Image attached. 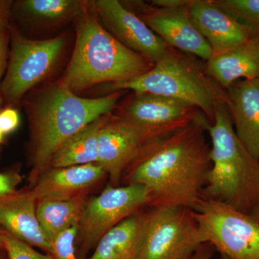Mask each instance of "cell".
Wrapping results in <instances>:
<instances>
[{
    "mask_svg": "<svg viewBox=\"0 0 259 259\" xmlns=\"http://www.w3.org/2000/svg\"><path fill=\"white\" fill-rule=\"evenodd\" d=\"M209 123L202 113L188 125L148 141L126 169L127 185H142L149 191L150 207L182 206L192 210L197 207L211 168L206 137Z\"/></svg>",
    "mask_w": 259,
    "mask_h": 259,
    "instance_id": "6da1fadb",
    "label": "cell"
},
{
    "mask_svg": "<svg viewBox=\"0 0 259 259\" xmlns=\"http://www.w3.org/2000/svg\"><path fill=\"white\" fill-rule=\"evenodd\" d=\"M207 131L211 168L202 198L219 201L250 214L259 202V161L237 136L226 104L216 105L214 120Z\"/></svg>",
    "mask_w": 259,
    "mask_h": 259,
    "instance_id": "7a4b0ae2",
    "label": "cell"
},
{
    "mask_svg": "<svg viewBox=\"0 0 259 259\" xmlns=\"http://www.w3.org/2000/svg\"><path fill=\"white\" fill-rule=\"evenodd\" d=\"M81 16L74 52L62 81L71 91L133 79L153 67L149 61L116 40L96 17L83 13Z\"/></svg>",
    "mask_w": 259,
    "mask_h": 259,
    "instance_id": "3957f363",
    "label": "cell"
},
{
    "mask_svg": "<svg viewBox=\"0 0 259 259\" xmlns=\"http://www.w3.org/2000/svg\"><path fill=\"white\" fill-rule=\"evenodd\" d=\"M121 95L120 91H116L99 98H83L63 82L48 89L37 100L33 111L35 175L47 169L65 141L89 124L108 115Z\"/></svg>",
    "mask_w": 259,
    "mask_h": 259,
    "instance_id": "277c9868",
    "label": "cell"
},
{
    "mask_svg": "<svg viewBox=\"0 0 259 259\" xmlns=\"http://www.w3.org/2000/svg\"><path fill=\"white\" fill-rule=\"evenodd\" d=\"M169 47L147 72L133 79L110 83V91L132 90L175 99L197 107L209 123L218 103L227 104L224 90L190 55Z\"/></svg>",
    "mask_w": 259,
    "mask_h": 259,
    "instance_id": "5b68a950",
    "label": "cell"
},
{
    "mask_svg": "<svg viewBox=\"0 0 259 259\" xmlns=\"http://www.w3.org/2000/svg\"><path fill=\"white\" fill-rule=\"evenodd\" d=\"M193 214L204 243L231 259H259V223L249 214L202 198Z\"/></svg>",
    "mask_w": 259,
    "mask_h": 259,
    "instance_id": "8992f818",
    "label": "cell"
},
{
    "mask_svg": "<svg viewBox=\"0 0 259 259\" xmlns=\"http://www.w3.org/2000/svg\"><path fill=\"white\" fill-rule=\"evenodd\" d=\"M144 217L140 259H188L204 243L192 209L154 206Z\"/></svg>",
    "mask_w": 259,
    "mask_h": 259,
    "instance_id": "52a82bcc",
    "label": "cell"
},
{
    "mask_svg": "<svg viewBox=\"0 0 259 259\" xmlns=\"http://www.w3.org/2000/svg\"><path fill=\"white\" fill-rule=\"evenodd\" d=\"M64 46L62 35L36 40L13 32L9 63L2 83L7 101L18 103L27 92L47 77L57 64Z\"/></svg>",
    "mask_w": 259,
    "mask_h": 259,
    "instance_id": "ba28073f",
    "label": "cell"
},
{
    "mask_svg": "<svg viewBox=\"0 0 259 259\" xmlns=\"http://www.w3.org/2000/svg\"><path fill=\"white\" fill-rule=\"evenodd\" d=\"M151 202L149 191L144 186L129 184L107 187L83 208L79 226L81 253H88L107 232L145 206H150Z\"/></svg>",
    "mask_w": 259,
    "mask_h": 259,
    "instance_id": "9c48e42d",
    "label": "cell"
},
{
    "mask_svg": "<svg viewBox=\"0 0 259 259\" xmlns=\"http://www.w3.org/2000/svg\"><path fill=\"white\" fill-rule=\"evenodd\" d=\"M201 114L199 109L186 102L153 94L134 93L118 116L152 140L188 125Z\"/></svg>",
    "mask_w": 259,
    "mask_h": 259,
    "instance_id": "30bf717a",
    "label": "cell"
},
{
    "mask_svg": "<svg viewBox=\"0 0 259 259\" xmlns=\"http://www.w3.org/2000/svg\"><path fill=\"white\" fill-rule=\"evenodd\" d=\"M93 5L102 26L124 47L152 64L166 54L169 47L123 3L97 0Z\"/></svg>",
    "mask_w": 259,
    "mask_h": 259,
    "instance_id": "8fae6325",
    "label": "cell"
},
{
    "mask_svg": "<svg viewBox=\"0 0 259 259\" xmlns=\"http://www.w3.org/2000/svg\"><path fill=\"white\" fill-rule=\"evenodd\" d=\"M188 4L162 8L134 3L139 9L134 13L168 47L208 61L212 56V49L192 23L187 10Z\"/></svg>",
    "mask_w": 259,
    "mask_h": 259,
    "instance_id": "7c38bea8",
    "label": "cell"
},
{
    "mask_svg": "<svg viewBox=\"0 0 259 259\" xmlns=\"http://www.w3.org/2000/svg\"><path fill=\"white\" fill-rule=\"evenodd\" d=\"M148 141L151 140L145 133L122 117L107 118L99 134L97 163L114 187L119 185L121 177Z\"/></svg>",
    "mask_w": 259,
    "mask_h": 259,
    "instance_id": "4fadbf2b",
    "label": "cell"
},
{
    "mask_svg": "<svg viewBox=\"0 0 259 259\" xmlns=\"http://www.w3.org/2000/svg\"><path fill=\"white\" fill-rule=\"evenodd\" d=\"M187 10L194 26L212 49V56L226 52L253 35L214 0H190Z\"/></svg>",
    "mask_w": 259,
    "mask_h": 259,
    "instance_id": "5bb4252c",
    "label": "cell"
},
{
    "mask_svg": "<svg viewBox=\"0 0 259 259\" xmlns=\"http://www.w3.org/2000/svg\"><path fill=\"white\" fill-rule=\"evenodd\" d=\"M227 107L235 132L259 161V79H243L226 89Z\"/></svg>",
    "mask_w": 259,
    "mask_h": 259,
    "instance_id": "9a60e30c",
    "label": "cell"
},
{
    "mask_svg": "<svg viewBox=\"0 0 259 259\" xmlns=\"http://www.w3.org/2000/svg\"><path fill=\"white\" fill-rule=\"evenodd\" d=\"M36 202L31 192L0 196V225L15 238L51 255L52 243L37 220Z\"/></svg>",
    "mask_w": 259,
    "mask_h": 259,
    "instance_id": "2e32d148",
    "label": "cell"
},
{
    "mask_svg": "<svg viewBox=\"0 0 259 259\" xmlns=\"http://www.w3.org/2000/svg\"><path fill=\"white\" fill-rule=\"evenodd\" d=\"M205 70L224 90L239 80L259 79V35L212 56L207 61Z\"/></svg>",
    "mask_w": 259,
    "mask_h": 259,
    "instance_id": "e0dca14e",
    "label": "cell"
},
{
    "mask_svg": "<svg viewBox=\"0 0 259 259\" xmlns=\"http://www.w3.org/2000/svg\"><path fill=\"white\" fill-rule=\"evenodd\" d=\"M106 173L98 163L54 168L46 172L32 193L37 201L66 199L102 180Z\"/></svg>",
    "mask_w": 259,
    "mask_h": 259,
    "instance_id": "ac0fdd59",
    "label": "cell"
},
{
    "mask_svg": "<svg viewBox=\"0 0 259 259\" xmlns=\"http://www.w3.org/2000/svg\"><path fill=\"white\" fill-rule=\"evenodd\" d=\"M144 212H138L102 236L90 259H140Z\"/></svg>",
    "mask_w": 259,
    "mask_h": 259,
    "instance_id": "d6986e66",
    "label": "cell"
},
{
    "mask_svg": "<svg viewBox=\"0 0 259 259\" xmlns=\"http://www.w3.org/2000/svg\"><path fill=\"white\" fill-rule=\"evenodd\" d=\"M107 115L89 124L65 141L54 153L50 165L54 168H64L97 163L99 134Z\"/></svg>",
    "mask_w": 259,
    "mask_h": 259,
    "instance_id": "ffe728a7",
    "label": "cell"
},
{
    "mask_svg": "<svg viewBox=\"0 0 259 259\" xmlns=\"http://www.w3.org/2000/svg\"><path fill=\"white\" fill-rule=\"evenodd\" d=\"M84 207L82 199L78 197L39 201L37 220L51 243L63 232L79 225Z\"/></svg>",
    "mask_w": 259,
    "mask_h": 259,
    "instance_id": "44dd1931",
    "label": "cell"
},
{
    "mask_svg": "<svg viewBox=\"0 0 259 259\" xmlns=\"http://www.w3.org/2000/svg\"><path fill=\"white\" fill-rule=\"evenodd\" d=\"M84 3L75 0H25L20 6L23 14L40 23L64 21L84 11Z\"/></svg>",
    "mask_w": 259,
    "mask_h": 259,
    "instance_id": "7402d4cb",
    "label": "cell"
},
{
    "mask_svg": "<svg viewBox=\"0 0 259 259\" xmlns=\"http://www.w3.org/2000/svg\"><path fill=\"white\" fill-rule=\"evenodd\" d=\"M221 9L246 27L253 35H259V0H214Z\"/></svg>",
    "mask_w": 259,
    "mask_h": 259,
    "instance_id": "603a6c76",
    "label": "cell"
},
{
    "mask_svg": "<svg viewBox=\"0 0 259 259\" xmlns=\"http://www.w3.org/2000/svg\"><path fill=\"white\" fill-rule=\"evenodd\" d=\"M3 247L10 259H54L50 254L39 253L25 242L5 233H1Z\"/></svg>",
    "mask_w": 259,
    "mask_h": 259,
    "instance_id": "cb8c5ba5",
    "label": "cell"
},
{
    "mask_svg": "<svg viewBox=\"0 0 259 259\" xmlns=\"http://www.w3.org/2000/svg\"><path fill=\"white\" fill-rule=\"evenodd\" d=\"M79 225H75L69 229L61 233L52 242L54 259H83L76 255L75 250V238L77 235Z\"/></svg>",
    "mask_w": 259,
    "mask_h": 259,
    "instance_id": "d4e9b609",
    "label": "cell"
},
{
    "mask_svg": "<svg viewBox=\"0 0 259 259\" xmlns=\"http://www.w3.org/2000/svg\"><path fill=\"white\" fill-rule=\"evenodd\" d=\"M20 123V116L17 110L7 108L0 112V131L3 134L13 132Z\"/></svg>",
    "mask_w": 259,
    "mask_h": 259,
    "instance_id": "484cf974",
    "label": "cell"
},
{
    "mask_svg": "<svg viewBox=\"0 0 259 259\" xmlns=\"http://www.w3.org/2000/svg\"><path fill=\"white\" fill-rule=\"evenodd\" d=\"M7 28H0V105H1V79L4 71L6 61L7 49H8V36Z\"/></svg>",
    "mask_w": 259,
    "mask_h": 259,
    "instance_id": "4316f807",
    "label": "cell"
},
{
    "mask_svg": "<svg viewBox=\"0 0 259 259\" xmlns=\"http://www.w3.org/2000/svg\"><path fill=\"white\" fill-rule=\"evenodd\" d=\"M215 250L212 245L204 243L188 259H211Z\"/></svg>",
    "mask_w": 259,
    "mask_h": 259,
    "instance_id": "83f0119b",
    "label": "cell"
},
{
    "mask_svg": "<svg viewBox=\"0 0 259 259\" xmlns=\"http://www.w3.org/2000/svg\"><path fill=\"white\" fill-rule=\"evenodd\" d=\"M14 190V181L11 177L0 174V196L9 195Z\"/></svg>",
    "mask_w": 259,
    "mask_h": 259,
    "instance_id": "f1b7e54d",
    "label": "cell"
},
{
    "mask_svg": "<svg viewBox=\"0 0 259 259\" xmlns=\"http://www.w3.org/2000/svg\"><path fill=\"white\" fill-rule=\"evenodd\" d=\"M190 0H153L151 4L162 8H173L188 4Z\"/></svg>",
    "mask_w": 259,
    "mask_h": 259,
    "instance_id": "f546056e",
    "label": "cell"
},
{
    "mask_svg": "<svg viewBox=\"0 0 259 259\" xmlns=\"http://www.w3.org/2000/svg\"><path fill=\"white\" fill-rule=\"evenodd\" d=\"M8 25V8L5 2L0 1V28H7Z\"/></svg>",
    "mask_w": 259,
    "mask_h": 259,
    "instance_id": "4dcf8cb0",
    "label": "cell"
},
{
    "mask_svg": "<svg viewBox=\"0 0 259 259\" xmlns=\"http://www.w3.org/2000/svg\"><path fill=\"white\" fill-rule=\"evenodd\" d=\"M250 214L259 223V202Z\"/></svg>",
    "mask_w": 259,
    "mask_h": 259,
    "instance_id": "1f68e13d",
    "label": "cell"
},
{
    "mask_svg": "<svg viewBox=\"0 0 259 259\" xmlns=\"http://www.w3.org/2000/svg\"><path fill=\"white\" fill-rule=\"evenodd\" d=\"M0 247H3V238H2V235L0 233Z\"/></svg>",
    "mask_w": 259,
    "mask_h": 259,
    "instance_id": "d6a6232c",
    "label": "cell"
},
{
    "mask_svg": "<svg viewBox=\"0 0 259 259\" xmlns=\"http://www.w3.org/2000/svg\"><path fill=\"white\" fill-rule=\"evenodd\" d=\"M219 259H231L227 257L226 255L221 254V257H220Z\"/></svg>",
    "mask_w": 259,
    "mask_h": 259,
    "instance_id": "836d02e7",
    "label": "cell"
},
{
    "mask_svg": "<svg viewBox=\"0 0 259 259\" xmlns=\"http://www.w3.org/2000/svg\"><path fill=\"white\" fill-rule=\"evenodd\" d=\"M3 136H4V134H3V133L0 131V143H1L2 141H3Z\"/></svg>",
    "mask_w": 259,
    "mask_h": 259,
    "instance_id": "e575fe53",
    "label": "cell"
},
{
    "mask_svg": "<svg viewBox=\"0 0 259 259\" xmlns=\"http://www.w3.org/2000/svg\"><path fill=\"white\" fill-rule=\"evenodd\" d=\"M0 259H3V258H1V256H0Z\"/></svg>",
    "mask_w": 259,
    "mask_h": 259,
    "instance_id": "d590c367",
    "label": "cell"
}]
</instances>
